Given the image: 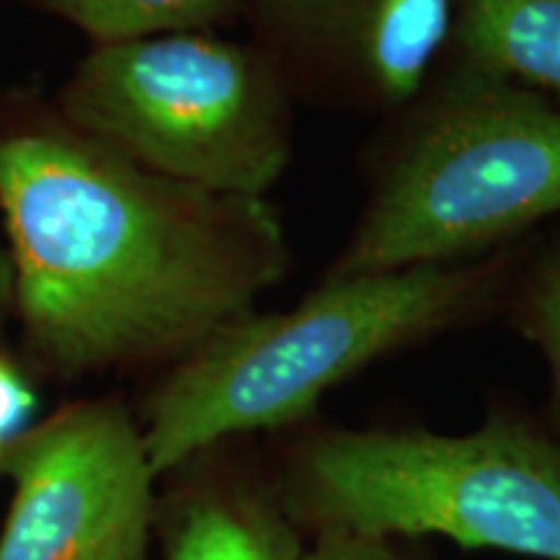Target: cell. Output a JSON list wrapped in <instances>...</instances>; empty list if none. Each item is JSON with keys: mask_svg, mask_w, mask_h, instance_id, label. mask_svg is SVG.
Masks as SVG:
<instances>
[{"mask_svg": "<svg viewBox=\"0 0 560 560\" xmlns=\"http://www.w3.org/2000/svg\"><path fill=\"white\" fill-rule=\"evenodd\" d=\"M0 219L26 350L58 380L172 366L291 265L268 198L159 177L52 109L0 120Z\"/></svg>", "mask_w": 560, "mask_h": 560, "instance_id": "cell-1", "label": "cell"}, {"mask_svg": "<svg viewBox=\"0 0 560 560\" xmlns=\"http://www.w3.org/2000/svg\"><path fill=\"white\" fill-rule=\"evenodd\" d=\"M506 278L501 252L327 276L291 310L226 322L166 366L145 397L138 420L159 480L226 441L312 423L319 402L361 371L480 319Z\"/></svg>", "mask_w": 560, "mask_h": 560, "instance_id": "cell-2", "label": "cell"}, {"mask_svg": "<svg viewBox=\"0 0 560 560\" xmlns=\"http://www.w3.org/2000/svg\"><path fill=\"white\" fill-rule=\"evenodd\" d=\"M265 462L306 537L322 532L446 540L560 560V439L520 408L470 431L312 423L272 436Z\"/></svg>", "mask_w": 560, "mask_h": 560, "instance_id": "cell-3", "label": "cell"}, {"mask_svg": "<svg viewBox=\"0 0 560 560\" xmlns=\"http://www.w3.org/2000/svg\"><path fill=\"white\" fill-rule=\"evenodd\" d=\"M560 213V102L459 68L382 166L330 276L493 255Z\"/></svg>", "mask_w": 560, "mask_h": 560, "instance_id": "cell-4", "label": "cell"}, {"mask_svg": "<svg viewBox=\"0 0 560 560\" xmlns=\"http://www.w3.org/2000/svg\"><path fill=\"white\" fill-rule=\"evenodd\" d=\"M289 75L213 32L94 45L58 96L66 120L159 177L268 198L291 164Z\"/></svg>", "mask_w": 560, "mask_h": 560, "instance_id": "cell-5", "label": "cell"}, {"mask_svg": "<svg viewBox=\"0 0 560 560\" xmlns=\"http://www.w3.org/2000/svg\"><path fill=\"white\" fill-rule=\"evenodd\" d=\"M0 560H153L159 475L117 397L66 405L9 446Z\"/></svg>", "mask_w": 560, "mask_h": 560, "instance_id": "cell-6", "label": "cell"}, {"mask_svg": "<svg viewBox=\"0 0 560 560\" xmlns=\"http://www.w3.org/2000/svg\"><path fill=\"white\" fill-rule=\"evenodd\" d=\"M310 79L374 107L416 100L452 39L454 0H257Z\"/></svg>", "mask_w": 560, "mask_h": 560, "instance_id": "cell-7", "label": "cell"}, {"mask_svg": "<svg viewBox=\"0 0 560 560\" xmlns=\"http://www.w3.org/2000/svg\"><path fill=\"white\" fill-rule=\"evenodd\" d=\"M213 446L166 475L159 495L161 560H304L310 537L272 486L265 452Z\"/></svg>", "mask_w": 560, "mask_h": 560, "instance_id": "cell-8", "label": "cell"}, {"mask_svg": "<svg viewBox=\"0 0 560 560\" xmlns=\"http://www.w3.org/2000/svg\"><path fill=\"white\" fill-rule=\"evenodd\" d=\"M452 42L462 68L560 102V0H457Z\"/></svg>", "mask_w": 560, "mask_h": 560, "instance_id": "cell-9", "label": "cell"}, {"mask_svg": "<svg viewBox=\"0 0 560 560\" xmlns=\"http://www.w3.org/2000/svg\"><path fill=\"white\" fill-rule=\"evenodd\" d=\"M86 32L96 45L161 37L174 32H213L236 16L242 0H34Z\"/></svg>", "mask_w": 560, "mask_h": 560, "instance_id": "cell-10", "label": "cell"}, {"mask_svg": "<svg viewBox=\"0 0 560 560\" xmlns=\"http://www.w3.org/2000/svg\"><path fill=\"white\" fill-rule=\"evenodd\" d=\"M514 325L548 366L550 397L542 418L560 439V247L532 268L516 293Z\"/></svg>", "mask_w": 560, "mask_h": 560, "instance_id": "cell-11", "label": "cell"}, {"mask_svg": "<svg viewBox=\"0 0 560 560\" xmlns=\"http://www.w3.org/2000/svg\"><path fill=\"white\" fill-rule=\"evenodd\" d=\"M304 560H420L410 542L387 537L353 535V532H322L310 537Z\"/></svg>", "mask_w": 560, "mask_h": 560, "instance_id": "cell-12", "label": "cell"}, {"mask_svg": "<svg viewBox=\"0 0 560 560\" xmlns=\"http://www.w3.org/2000/svg\"><path fill=\"white\" fill-rule=\"evenodd\" d=\"M37 410V395L11 359L0 353V462L9 446L30 429Z\"/></svg>", "mask_w": 560, "mask_h": 560, "instance_id": "cell-13", "label": "cell"}, {"mask_svg": "<svg viewBox=\"0 0 560 560\" xmlns=\"http://www.w3.org/2000/svg\"><path fill=\"white\" fill-rule=\"evenodd\" d=\"M13 312V268L9 247H5L3 231H0V327L9 314Z\"/></svg>", "mask_w": 560, "mask_h": 560, "instance_id": "cell-14", "label": "cell"}]
</instances>
